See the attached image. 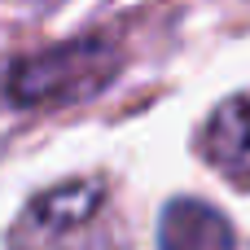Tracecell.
<instances>
[{
  "mask_svg": "<svg viewBox=\"0 0 250 250\" xmlns=\"http://www.w3.org/2000/svg\"><path fill=\"white\" fill-rule=\"evenodd\" d=\"M119 75V48L105 35H79L31 57H18L4 75V97L22 110L40 105H79L110 88Z\"/></svg>",
  "mask_w": 250,
  "mask_h": 250,
  "instance_id": "cell-1",
  "label": "cell"
},
{
  "mask_svg": "<svg viewBox=\"0 0 250 250\" xmlns=\"http://www.w3.org/2000/svg\"><path fill=\"white\" fill-rule=\"evenodd\" d=\"M105 185L66 180L35 193L9 229V250H114L101 233Z\"/></svg>",
  "mask_w": 250,
  "mask_h": 250,
  "instance_id": "cell-2",
  "label": "cell"
},
{
  "mask_svg": "<svg viewBox=\"0 0 250 250\" xmlns=\"http://www.w3.org/2000/svg\"><path fill=\"white\" fill-rule=\"evenodd\" d=\"M198 149L215 171H224L237 185H250V92H237L215 105Z\"/></svg>",
  "mask_w": 250,
  "mask_h": 250,
  "instance_id": "cell-3",
  "label": "cell"
},
{
  "mask_svg": "<svg viewBox=\"0 0 250 250\" xmlns=\"http://www.w3.org/2000/svg\"><path fill=\"white\" fill-rule=\"evenodd\" d=\"M158 250H237V237L211 202L171 198L158 220Z\"/></svg>",
  "mask_w": 250,
  "mask_h": 250,
  "instance_id": "cell-4",
  "label": "cell"
}]
</instances>
